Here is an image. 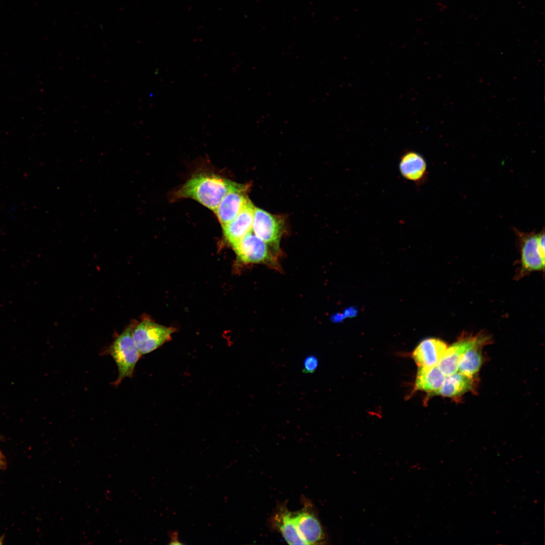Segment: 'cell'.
Listing matches in <instances>:
<instances>
[{"label": "cell", "instance_id": "4fadbf2b", "mask_svg": "<svg viewBox=\"0 0 545 545\" xmlns=\"http://www.w3.org/2000/svg\"><path fill=\"white\" fill-rule=\"evenodd\" d=\"M447 348V344L441 340L426 339L413 351L412 358L418 367L437 366Z\"/></svg>", "mask_w": 545, "mask_h": 545}, {"label": "cell", "instance_id": "e0dca14e", "mask_svg": "<svg viewBox=\"0 0 545 545\" xmlns=\"http://www.w3.org/2000/svg\"><path fill=\"white\" fill-rule=\"evenodd\" d=\"M318 365V360L315 355H309L304 360L303 372L306 374L315 372Z\"/></svg>", "mask_w": 545, "mask_h": 545}, {"label": "cell", "instance_id": "5b68a950", "mask_svg": "<svg viewBox=\"0 0 545 545\" xmlns=\"http://www.w3.org/2000/svg\"><path fill=\"white\" fill-rule=\"evenodd\" d=\"M520 252L519 278L535 271L544 270L545 251L538 243V233H524L515 230Z\"/></svg>", "mask_w": 545, "mask_h": 545}, {"label": "cell", "instance_id": "30bf717a", "mask_svg": "<svg viewBox=\"0 0 545 545\" xmlns=\"http://www.w3.org/2000/svg\"><path fill=\"white\" fill-rule=\"evenodd\" d=\"M270 524L289 544H307L297 530L293 512L289 511L286 505H281L276 509L271 517Z\"/></svg>", "mask_w": 545, "mask_h": 545}, {"label": "cell", "instance_id": "9c48e42d", "mask_svg": "<svg viewBox=\"0 0 545 545\" xmlns=\"http://www.w3.org/2000/svg\"><path fill=\"white\" fill-rule=\"evenodd\" d=\"M255 208L249 199L245 207L234 219L222 226L224 236L231 246L252 231Z\"/></svg>", "mask_w": 545, "mask_h": 545}, {"label": "cell", "instance_id": "7a4b0ae2", "mask_svg": "<svg viewBox=\"0 0 545 545\" xmlns=\"http://www.w3.org/2000/svg\"><path fill=\"white\" fill-rule=\"evenodd\" d=\"M133 328L130 326L126 328L117 337L108 350L118 370V377L114 383L116 386L124 378L132 376L136 364L142 355L133 339Z\"/></svg>", "mask_w": 545, "mask_h": 545}, {"label": "cell", "instance_id": "7c38bea8", "mask_svg": "<svg viewBox=\"0 0 545 545\" xmlns=\"http://www.w3.org/2000/svg\"><path fill=\"white\" fill-rule=\"evenodd\" d=\"M399 170L405 179L416 185L424 182L427 174L426 160L421 154L413 150L407 151L401 155Z\"/></svg>", "mask_w": 545, "mask_h": 545}, {"label": "cell", "instance_id": "d6986e66", "mask_svg": "<svg viewBox=\"0 0 545 545\" xmlns=\"http://www.w3.org/2000/svg\"><path fill=\"white\" fill-rule=\"evenodd\" d=\"M6 465V462L5 458L3 455L0 452V469L4 468Z\"/></svg>", "mask_w": 545, "mask_h": 545}, {"label": "cell", "instance_id": "3957f363", "mask_svg": "<svg viewBox=\"0 0 545 545\" xmlns=\"http://www.w3.org/2000/svg\"><path fill=\"white\" fill-rule=\"evenodd\" d=\"M174 330L145 319L133 328L132 337L141 355L149 353L171 339Z\"/></svg>", "mask_w": 545, "mask_h": 545}, {"label": "cell", "instance_id": "44dd1931", "mask_svg": "<svg viewBox=\"0 0 545 545\" xmlns=\"http://www.w3.org/2000/svg\"></svg>", "mask_w": 545, "mask_h": 545}, {"label": "cell", "instance_id": "2e32d148", "mask_svg": "<svg viewBox=\"0 0 545 545\" xmlns=\"http://www.w3.org/2000/svg\"><path fill=\"white\" fill-rule=\"evenodd\" d=\"M482 346H475L467 350L461 356L458 370L463 374L474 378L479 371L482 362L480 348Z\"/></svg>", "mask_w": 545, "mask_h": 545}, {"label": "cell", "instance_id": "ffe728a7", "mask_svg": "<svg viewBox=\"0 0 545 545\" xmlns=\"http://www.w3.org/2000/svg\"><path fill=\"white\" fill-rule=\"evenodd\" d=\"M3 537L0 538V544L3 543Z\"/></svg>", "mask_w": 545, "mask_h": 545}, {"label": "cell", "instance_id": "52a82bcc", "mask_svg": "<svg viewBox=\"0 0 545 545\" xmlns=\"http://www.w3.org/2000/svg\"><path fill=\"white\" fill-rule=\"evenodd\" d=\"M293 514L297 530L307 544L323 543L325 533L311 502L303 500V508Z\"/></svg>", "mask_w": 545, "mask_h": 545}, {"label": "cell", "instance_id": "5bb4252c", "mask_svg": "<svg viewBox=\"0 0 545 545\" xmlns=\"http://www.w3.org/2000/svg\"><path fill=\"white\" fill-rule=\"evenodd\" d=\"M474 378L469 377L460 372L446 376L440 390L434 394L457 399L475 388Z\"/></svg>", "mask_w": 545, "mask_h": 545}, {"label": "cell", "instance_id": "9a60e30c", "mask_svg": "<svg viewBox=\"0 0 545 545\" xmlns=\"http://www.w3.org/2000/svg\"><path fill=\"white\" fill-rule=\"evenodd\" d=\"M446 376L438 366L419 367L414 389L435 394L442 387Z\"/></svg>", "mask_w": 545, "mask_h": 545}, {"label": "cell", "instance_id": "6da1fadb", "mask_svg": "<svg viewBox=\"0 0 545 545\" xmlns=\"http://www.w3.org/2000/svg\"><path fill=\"white\" fill-rule=\"evenodd\" d=\"M248 187L215 174L200 173L193 175L179 188L174 198H192L214 211L229 192Z\"/></svg>", "mask_w": 545, "mask_h": 545}, {"label": "cell", "instance_id": "8992f818", "mask_svg": "<svg viewBox=\"0 0 545 545\" xmlns=\"http://www.w3.org/2000/svg\"><path fill=\"white\" fill-rule=\"evenodd\" d=\"M283 228L281 218L255 207L252 232L268 245L275 255L280 251Z\"/></svg>", "mask_w": 545, "mask_h": 545}, {"label": "cell", "instance_id": "ac0fdd59", "mask_svg": "<svg viewBox=\"0 0 545 545\" xmlns=\"http://www.w3.org/2000/svg\"><path fill=\"white\" fill-rule=\"evenodd\" d=\"M170 537H171V542H170V544H181V542H179V540L177 539L178 533L177 532L171 533H170Z\"/></svg>", "mask_w": 545, "mask_h": 545}, {"label": "cell", "instance_id": "277c9868", "mask_svg": "<svg viewBox=\"0 0 545 545\" xmlns=\"http://www.w3.org/2000/svg\"><path fill=\"white\" fill-rule=\"evenodd\" d=\"M232 246L243 263L264 264L275 267L278 266L277 258L268 245L252 231Z\"/></svg>", "mask_w": 545, "mask_h": 545}, {"label": "cell", "instance_id": "8fae6325", "mask_svg": "<svg viewBox=\"0 0 545 545\" xmlns=\"http://www.w3.org/2000/svg\"><path fill=\"white\" fill-rule=\"evenodd\" d=\"M248 188L231 191L227 193L213 211L222 226L234 219L245 207L249 199Z\"/></svg>", "mask_w": 545, "mask_h": 545}, {"label": "cell", "instance_id": "ba28073f", "mask_svg": "<svg viewBox=\"0 0 545 545\" xmlns=\"http://www.w3.org/2000/svg\"><path fill=\"white\" fill-rule=\"evenodd\" d=\"M489 340L487 336L482 334L463 336L447 347L437 366L446 376L457 372L459 362L463 353L474 346H483L488 343Z\"/></svg>", "mask_w": 545, "mask_h": 545}]
</instances>
